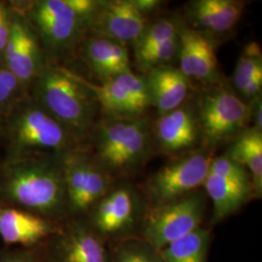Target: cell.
<instances>
[{
  "label": "cell",
  "mask_w": 262,
  "mask_h": 262,
  "mask_svg": "<svg viewBox=\"0 0 262 262\" xmlns=\"http://www.w3.org/2000/svg\"><path fill=\"white\" fill-rule=\"evenodd\" d=\"M11 198L42 213L60 209L66 194L63 175L44 164H28L14 169L6 182Z\"/></svg>",
  "instance_id": "2"
},
{
  "label": "cell",
  "mask_w": 262,
  "mask_h": 262,
  "mask_svg": "<svg viewBox=\"0 0 262 262\" xmlns=\"http://www.w3.org/2000/svg\"><path fill=\"white\" fill-rule=\"evenodd\" d=\"M227 156L247 169L253 192L262 191V134L255 128L243 132L231 146Z\"/></svg>",
  "instance_id": "21"
},
{
  "label": "cell",
  "mask_w": 262,
  "mask_h": 262,
  "mask_svg": "<svg viewBox=\"0 0 262 262\" xmlns=\"http://www.w3.org/2000/svg\"><path fill=\"white\" fill-rule=\"evenodd\" d=\"M180 71L187 77L212 81L217 74V61L213 43L200 32L184 29L179 33Z\"/></svg>",
  "instance_id": "10"
},
{
  "label": "cell",
  "mask_w": 262,
  "mask_h": 262,
  "mask_svg": "<svg viewBox=\"0 0 262 262\" xmlns=\"http://www.w3.org/2000/svg\"><path fill=\"white\" fill-rule=\"evenodd\" d=\"M98 7L92 0H47L36 12L38 24L54 43H64L74 35L81 19L91 16Z\"/></svg>",
  "instance_id": "8"
},
{
  "label": "cell",
  "mask_w": 262,
  "mask_h": 262,
  "mask_svg": "<svg viewBox=\"0 0 262 262\" xmlns=\"http://www.w3.org/2000/svg\"><path fill=\"white\" fill-rule=\"evenodd\" d=\"M213 157L193 152L174 160L157 171L146 185V191L155 207L181 199L203 186Z\"/></svg>",
  "instance_id": "4"
},
{
  "label": "cell",
  "mask_w": 262,
  "mask_h": 262,
  "mask_svg": "<svg viewBox=\"0 0 262 262\" xmlns=\"http://www.w3.org/2000/svg\"><path fill=\"white\" fill-rule=\"evenodd\" d=\"M18 81L17 77L10 70L0 68V103L9 98L15 91Z\"/></svg>",
  "instance_id": "30"
},
{
  "label": "cell",
  "mask_w": 262,
  "mask_h": 262,
  "mask_svg": "<svg viewBox=\"0 0 262 262\" xmlns=\"http://www.w3.org/2000/svg\"><path fill=\"white\" fill-rule=\"evenodd\" d=\"M0 262H34L29 256H25V255H14V256H9L7 258H4Z\"/></svg>",
  "instance_id": "35"
},
{
  "label": "cell",
  "mask_w": 262,
  "mask_h": 262,
  "mask_svg": "<svg viewBox=\"0 0 262 262\" xmlns=\"http://www.w3.org/2000/svg\"><path fill=\"white\" fill-rule=\"evenodd\" d=\"M86 56L94 72L105 81L131 71L127 49L112 39L103 37L91 41Z\"/></svg>",
  "instance_id": "17"
},
{
  "label": "cell",
  "mask_w": 262,
  "mask_h": 262,
  "mask_svg": "<svg viewBox=\"0 0 262 262\" xmlns=\"http://www.w3.org/2000/svg\"><path fill=\"white\" fill-rule=\"evenodd\" d=\"M146 82L150 105L156 106L160 116L182 106L189 90L188 78L179 69L167 66L150 69Z\"/></svg>",
  "instance_id": "12"
},
{
  "label": "cell",
  "mask_w": 262,
  "mask_h": 262,
  "mask_svg": "<svg viewBox=\"0 0 262 262\" xmlns=\"http://www.w3.org/2000/svg\"><path fill=\"white\" fill-rule=\"evenodd\" d=\"M261 86L262 69H260L253 75L250 82L245 85V88L241 91V94L248 98L256 97L261 91Z\"/></svg>",
  "instance_id": "31"
},
{
  "label": "cell",
  "mask_w": 262,
  "mask_h": 262,
  "mask_svg": "<svg viewBox=\"0 0 262 262\" xmlns=\"http://www.w3.org/2000/svg\"><path fill=\"white\" fill-rule=\"evenodd\" d=\"M156 131L161 149L172 152L193 146L198 137L199 125L192 111L180 106L160 116Z\"/></svg>",
  "instance_id": "13"
},
{
  "label": "cell",
  "mask_w": 262,
  "mask_h": 262,
  "mask_svg": "<svg viewBox=\"0 0 262 262\" xmlns=\"http://www.w3.org/2000/svg\"><path fill=\"white\" fill-rule=\"evenodd\" d=\"M116 78L126 91L137 114H140L150 106V93L146 79L133 74L131 71Z\"/></svg>",
  "instance_id": "27"
},
{
  "label": "cell",
  "mask_w": 262,
  "mask_h": 262,
  "mask_svg": "<svg viewBox=\"0 0 262 262\" xmlns=\"http://www.w3.org/2000/svg\"><path fill=\"white\" fill-rule=\"evenodd\" d=\"M248 105L227 90L207 94L199 109V127L210 143H220L233 136L248 123Z\"/></svg>",
  "instance_id": "6"
},
{
  "label": "cell",
  "mask_w": 262,
  "mask_h": 262,
  "mask_svg": "<svg viewBox=\"0 0 262 262\" xmlns=\"http://www.w3.org/2000/svg\"><path fill=\"white\" fill-rule=\"evenodd\" d=\"M262 69L261 51L255 42L248 44L239 57L234 73V84L241 93L253 75Z\"/></svg>",
  "instance_id": "25"
},
{
  "label": "cell",
  "mask_w": 262,
  "mask_h": 262,
  "mask_svg": "<svg viewBox=\"0 0 262 262\" xmlns=\"http://www.w3.org/2000/svg\"><path fill=\"white\" fill-rule=\"evenodd\" d=\"M179 34L178 28L173 20L161 19L147 26L140 37L135 43L136 57L144 55L152 48L165 42L170 38L175 37Z\"/></svg>",
  "instance_id": "24"
},
{
  "label": "cell",
  "mask_w": 262,
  "mask_h": 262,
  "mask_svg": "<svg viewBox=\"0 0 262 262\" xmlns=\"http://www.w3.org/2000/svg\"><path fill=\"white\" fill-rule=\"evenodd\" d=\"M148 145V129L142 120L126 118L111 121L102 125L98 133V156L111 172L136 166L144 158Z\"/></svg>",
  "instance_id": "5"
},
{
  "label": "cell",
  "mask_w": 262,
  "mask_h": 262,
  "mask_svg": "<svg viewBox=\"0 0 262 262\" xmlns=\"http://www.w3.org/2000/svg\"><path fill=\"white\" fill-rule=\"evenodd\" d=\"M138 199L129 187H121L107 192L96 204L94 229L100 238L119 239L130 233L137 224Z\"/></svg>",
  "instance_id": "7"
},
{
  "label": "cell",
  "mask_w": 262,
  "mask_h": 262,
  "mask_svg": "<svg viewBox=\"0 0 262 262\" xmlns=\"http://www.w3.org/2000/svg\"><path fill=\"white\" fill-rule=\"evenodd\" d=\"M63 180L70 206L78 212L97 203L108 192L110 186L108 176L101 169L83 161L67 164Z\"/></svg>",
  "instance_id": "9"
},
{
  "label": "cell",
  "mask_w": 262,
  "mask_h": 262,
  "mask_svg": "<svg viewBox=\"0 0 262 262\" xmlns=\"http://www.w3.org/2000/svg\"><path fill=\"white\" fill-rule=\"evenodd\" d=\"M5 53L9 70L18 80L27 81L33 76L37 64V45L28 29L19 23L11 26Z\"/></svg>",
  "instance_id": "19"
},
{
  "label": "cell",
  "mask_w": 262,
  "mask_h": 262,
  "mask_svg": "<svg viewBox=\"0 0 262 262\" xmlns=\"http://www.w3.org/2000/svg\"><path fill=\"white\" fill-rule=\"evenodd\" d=\"M205 210V197L199 192L154 207L144 221L142 240L161 251L201 227Z\"/></svg>",
  "instance_id": "1"
},
{
  "label": "cell",
  "mask_w": 262,
  "mask_h": 262,
  "mask_svg": "<svg viewBox=\"0 0 262 262\" xmlns=\"http://www.w3.org/2000/svg\"><path fill=\"white\" fill-rule=\"evenodd\" d=\"M210 231L202 227L159 251L164 262H207Z\"/></svg>",
  "instance_id": "22"
},
{
  "label": "cell",
  "mask_w": 262,
  "mask_h": 262,
  "mask_svg": "<svg viewBox=\"0 0 262 262\" xmlns=\"http://www.w3.org/2000/svg\"><path fill=\"white\" fill-rule=\"evenodd\" d=\"M76 77L94 94L106 111L127 118L137 115L128 94L117 78L107 80L103 84H94L78 76Z\"/></svg>",
  "instance_id": "23"
},
{
  "label": "cell",
  "mask_w": 262,
  "mask_h": 262,
  "mask_svg": "<svg viewBox=\"0 0 262 262\" xmlns=\"http://www.w3.org/2000/svg\"><path fill=\"white\" fill-rule=\"evenodd\" d=\"M50 232V225L36 215L13 209L0 212V236L6 243H35Z\"/></svg>",
  "instance_id": "20"
},
{
  "label": "cell",
  "mask_w": 262,
  "mask_h": 262,
  "mask_svg": "<svg viewBox=\"0 0 262 262\" xmlns=\"http://www.w3.org/2000/svg\"><path fill=\"white\" fill-rule=\"evenodd\" d=\"M207 195L214 207V222H221L233 215L253 193L252 185L233 181L209 173L204 182Z\"/></svg>",
  "instance_id": "16"
},
{
  "label": "cell",
  "mask_w": 262,
  "mask_h": 262,
  "mask_svg": "<svg viewBox=\"0 0 262 262\" xmlns=\"http://www.w3.org/2000/svg\"><path fill=\"white\" fill-rule=\"evenodd\" d=\"M209 173L236 183L252 185L251 177L247 169L230 159L227 155L213 159L210 164Z\"/></svg>",
  "instance_id": "29"
},
{
  "label": "cell",
  "mask_w": 262,
  "mask_h": 262,
  "mask_svg": "<svg viewBox=\"0 0 262 262\" xmlns=\"http://www.w3.org/2000/svg\"><path fill=\"white\" fill-rule=\"evenodd\" d=\"M261 103H256L255 108L253 110V119H254V123H255V129L261 131L262 127V118H261Z\"/></svg>",
  "instance_id": "34"
},
{
  "label": "cell",
  "mask_w": 262,
  "mask_h": 262,
  "mask_svg": "<svg viewBox=\"0 0 262 262\" xmlns=\"http://www.w3.org/2000/svg\"><path fill=\"white\" fill-rule=\"evenodd\" d=\"M113 262H164L159 251L143 240H126L113 254Z\"/></svg>",
  "instance_id": "26"
},
{
  "label": "cell",
  "mask_w": 262,
  "mask_h": 262,
  "mask_svg": "<svg viewBox=\"0 0 262 262\" xmlns=\"http://www.w3.org/2000/svg\"><path fill=\"white\" fill-rule=\"evenodd\" d=\"M57 262H113L102 239L94 231L77 226L60 237L56 247Z\"/></svg>",
  "instance_id": "14"
},
{
  "label": "cell",
  "mask_w": 262,
  "mask_h": 262,
  "mask_svg": "<svg viewBox=\"0 0 262 262\" xmlns=\"http://www.w3.org/2000/svg\"><path fill=\"white\" fill-rule=\"evenodd\" d=\"M16 136L21 145L38 148H59L66 140L62 126L40 110H30L19 117Z\"/></svg>",
  "instance_id": "15"
},
{
  "label": "cell",
  "mask_w": 262,
  "mask_h": 262,
  "mask_svg": "<svg viewBox=\"0 0 262 262\" xmlns=\"http://www.w3.org/2000/svg\"><path fill=\"white\" fill-rule=\"evenodd\" d=\"M178 51L179 34L159 44L157 47L152 48L144 55L138 56L137 60L142 67L154 69L164 66L165 63L172 60V58L178 54Z\"/></svg>",
  "instance_id": "28"
},
{
  "label": "cell",
  "mask_w": 262,
  "mask_h": 262,
  "mask_svg": "<svg viewBox=\"0 0 262 262\" xmlns=\"http://www.w3.org/2000/svg\"><path fill=\"white\" fill-rule=\"evenodd\" d=\"M11 27L8 24L6 10L2 5H0V52L5 50L6 45L9 41Z\"/></svg>",
  "instance_id": "32"
},
{
  "label": "cell",
  "mask_w": 262,
  "mask_h": 262,
  "mask_svg": "<svg viewBox=\"0 0 262 262\" xmlns=\"http://www.w3.org/2000/svg\"><path fill=\"white\" fill-rule=\"evenodd\" d=\"M85 86L63 69H48L40 82V93L48 109L58 120L83 130L93 118V106Z\"/></svg>",
  "instance_id": "3"
},
{
  "label": "cell",
  "mask_w": 262,
  "mask_h": 262,
  "mask_svg": "<svg viewBox=\"0 0 262 262\" xmlns=\"http://www.w3.org/2000/svg\"><path fill=\"white\" fill-rule=\"evenodd\" d=\"M135 8L141 12L143 15L146 12H150L156 9L159 5V1L157 0H131Z\"/></svg>",
  "instance_id": "33"
},
{
  "label": "cell",
  "mask_w": 262,
  "mask_h": 262,
  "mask_svg": "<svg viewBox=\"0 0 262 262\" xmlns=\"http://www.w3.org/2000/svg\"><path fill=\"white\" fill-rule=\"evenodd\" d=\"M244 3L234 0H199L191 4L192 19L200 28L221 33L234 27L243 15Z\"/></svg>",
  "instance_id": "18"
},
{
  "label": "cell",
  "mask_w": 262,
  "mask_h": 262,
  "mask_svg": "<svg viewBox=\"0 0 262 262\" xmlns=\"http://www.w3.org/2000/svg\"><path fill=\"white\" fill-rule=\"evenodd\" d=\"M100 14V29L104 37L120 43L137 42L147 28L144 15L135 8L131 0H115L104 4Z\"/></svg>",
  "instance_id": "11"
}]
</instances>
